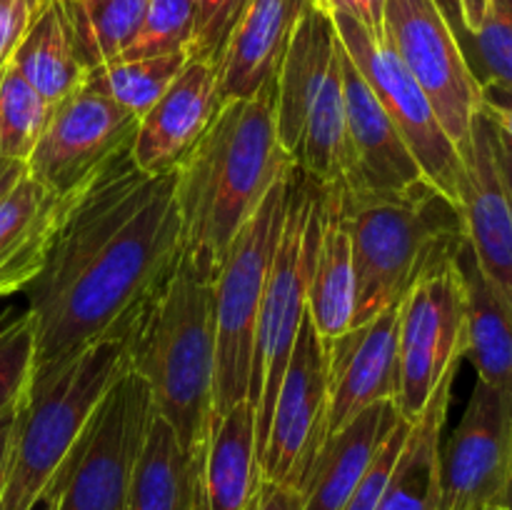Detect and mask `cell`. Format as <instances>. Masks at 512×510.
<instances>
[{"mask_svg": "<svg viewBox=\"0 0 512 510\" xmlns=\"http://www.w3.org/2000/svg\"><path fill=\"white\" fill-rule=\"evenodd\" d=\"M70 198L55 195L28 173L0 198V298L23 293L38 278Z\"/></svg>", "mask_w": 512, "mask_h": 510, "instance_id": "obj_21", "label": "cell"}, {"mask_svg": "<svg viewBox=\"0 0 512 510\" xmlns=\"http://www.w3.org/2000/svg\"><path fill=\"white\" fill-rule=\"evenodd\" d=\"M125 365V340L110 338L33 373L15 420L0 510H30L45 493Z\"/></svg>", "mask_w": 512, "mask_h": 510, "instance_id": "obj_5", "label": "cell"}, {"mask_svg": "<svg viewBox=\"0 0 512 510\" xmlns=\"http://www.w3.org/2000/svg\"><path fill=\"white\" fill-rule=\"evenodd\" d=\"M153 418L148 383L125 365L80 438L58 510H125L130 478Z\"/></svg>", "mask_w": 512, "mask_h": 510, "instance_id": "obj_9", "label": "cell"}, {"mask_svg": "<svg viewBox=\"0 0 512 510\" xmlns=\"http://www.w3.org/2000/svg\"><path fill=\"white\" fill-rule=\"evenodd\" d=\"M80 438H83V435H80ZM78 443H80V440H78ZM75 453H78V445H75V450H73V453H70V458L65 460V463H63V468L58 470V475H55V478H53V483H50L48 488H45V493L40 495V498L35 500L33 505H30V510H58V500H60V493H63V485H65V480H68L70 470H73V463H75Z\"/></svg>", "mask_w": 512, "mask_h": 510, "instance_id": "obj_40", "label": "cell"}, {"mask_svg": "<svg viewBox=\"0 0 512 510\" xmlns=\"http://www.w3.org/2000/svg\"><path fill=\"white\" fill-rule=\"evenodd\" d=\"M195 23V0H148L133 43L118 60L188 53Z\"/></svg>", "mask_w": 512, "mask_h": 510, "instance_id": "obj_32", "label": "cell"}, {"mask_svg": "<svg viewBox=\"0 0 512 510\" xmlns=\"http://www.w3.org/2000/svg\"><path fill=\"white\" fill-rule=\"evenodd\" d=\"M328 438V360L325 343L305 313L290 353L268 435L260 450L263 480L303 493L315 458Z\"/></svg>", "mask_w": 512, "mask_h": 510, "instance_id": "obj_12", "label": "cell"}, {"mask_svg": "<svg viewBox=\"0 0 512 510\" xmlns=\"http://www.w3.org/2000/svg\"><path fill=\"white\" fill-rule=\"evenodd\" d=\"M460 363L463 360L450 365L420 418L410 423V433L378 510H440L438 458Z\"/></svg>", "mask_w": 512, "mask_h": 510, "instance_id": "obj_25", "label": "cell"}, {"mask_svg": "<svg viewBox=\"0 0 512 510\" xmlns=\"http://www.w3.org/2000/svg\"><path fill=\"white\" fill-rule=\"evenodd\" d=\"M328 10H340L345 15H353L368 33L383 40V15L385 0H320Z\"/></svg>", "mask_w": 512, "mask_h": 510, "instance_id": "obj_38", "label": "cell"}, {"mask_svg": "<svg viewBox=\"0 0 512 510\" xmlns=\"http://www.w3.org/2000/svg\"><path fill=\"white\" fill-rule=\"evenodd\" d=\"M460 208L480 273L512 310V205L495 155V125L480 108L463 153Z\"/></svg>", "mask_w": 512, "mask_h": 510, "instance_id": "obj_16", "label": "cell"}, {"mask_svg": "<svg viewBox=\"0 0 512 510\" xmlns=\"http://www.w3.org/2000/svg\"><path fill=\"white\" fill-rule=\"evenodd\" d=\"M60 5L80 65L93 70L128 50L148 0H60Z\"/></svg>", "mask_w": 512, "mask_h": 510, "instance_id": "obj_29", "label": "cell"}, {"mask_svg": "<svg viewBox=\"0 0 512 510\" xmlns=\"http://www.w3.org/2000/svg\"><path fill=\"white\" fill-rule=\"evenodd\" d=\"M310 3L313 0H250L215 63L220 105L253 98L273 83Z\"/></svg>", "mask_w": 512, "mask_h": 510, "instance_id": "obj_19", "label": "cell"}, {"mask_svg": "<svg viewBox=\"0 0 512 510\" xmlns=\"http://www.w3.org/2000/svg\"><path fill=\"white\" fill-rule=\"evenodd\" d=\"M135 130V115L80 85L53 105L25 168L40 185L68 198L133 148Z\"/></svg>", "mask_w": 512, "mask_h": 510, "instance_id": "obj_11", "label": "cell"}, {"mask_svg": "<svg viewBox=\"0 0 512 510\" xmlns=\"http://www.w3.org/2000/svg\"><path fill=\"white\" fill-rule=\"evenodd\" d=\"M480 100H483L480 108L485 110V115L493 120L495 128L512 143V88L483 80L480 83Z\"/></svg>", "mask_w": 512, "mask_h": 510, "instance_id": "obj_37", "label": "cell"}, {"mask_svg": "<svg viewBox=\"0 0 512 510\" xmlns=\"http://www.w3.org/2000/svg\"><path fill=\"white\" fill-rule=\"evenodd\" d=\"M183 255L175 170L148 175L123 153L70 198L38 278L23 290L35 370L120 338Z\"/></svg>", "mask_w": 512, "mask_h": 510, "instance_id": "obj_1", "label": "cell"}, {"mask_svg": "<svg viewBox=\"0 0 512 510\" xmlns=\"http://www.w3.org/2000/svg\"><path fill=\"white\" fill-rule=\"evenodd\" d=\"M495 155H498V165L500 173H503V183L505 190H508V198L512 205V143L495 128Z\"/></svg>", "mask_w": 512, "mask_h": 510, "instance_id": "obj_42", "label": "cell"}, {"mask_svg": "<svg viewBox=\"0 0 512 510\" xmlns=\"http://www.w3.org/2000/svg\"><path fill=\"white\" fill-rule=\"evenodd\" d=\"M25 313H28L25 298H23V303H18V300H13V298H0V330H3L5 325L15 323V320Z\"/></svg>", "mask_w": 512, "mask_h": 510, "instance_id": "obj_44", "label": "cell"}, {"mask_svg": "<svg viewBox=\"0 0 512 510\" xmlns=\"http://www.w3.org/2000/svg\"><path fill=\"white\" fill-rule=\"evenodd\" d=\"M10 65L48 105H58L83 85L85 68L75 55L60 0H43Z\"/></svg>", "mask_w": 512, "mask_h": 510, "instance_id": "obj_28", "label": "cell"}, {"mask_svg": "<svg viewBox=\"0 0 512 510\" xmlns=\"http://www.w3.org/2000/svg\"><path fill=\"white\" fill-rule=\"evenodd\" d=\"M220 110L218 73L208 60H185L158 103L138 120L133 155L135 165L148 175L170 173L195 148Z\"/></svg>", "mask_w": 512, "mask_h": 510, "instance_id": "obj_17", "label": "cell"}, {"mask_svg": "<svg viewBox=\"0 0 512 510\" xmlns=\"http://www.w3.org/2000/svg\"><path fill=\"white\" fill-rule=\"evenodd\" d=\"M340 53L343 45L328 8L313 0L300 18L275 75V128L288 155H293L305 120L318 103L330 73L338 68Z\"/></svg>", "mask_w": 512, "mask_h": 510, "instance_id": "obj_20", "label": "cell"}, {"mask_svg": "<svg viewBox=\"0 0 512 510\" xmlns=\"http://www.w3.org/2000/svg\"><path fill=\"white\" fill-rule=\"evenodd\" d=\"M35 370V330L30 315L0 330V418L23 403Z\"/></svg>", "mask_w": 512, "mask_h": 510, "instance_id": "obj_33", "label": "cell"}, {"mask_svg": "<svg viewBox=\"0 0 512 510\" xmlns=\"http://www.w3.org/2000/svg\"><path fill=\"white\" fill-rule=\"evenodd\" d=\"M400 420L398 405L385 400L330 433L303 488V510H343Z\"/></svg>", "mask_w": 512, "mask_h": 510, "instance_id": "obj_22", "label": "cell"}, {"mask_svg": "<svg viewBox=\"0 0 512 510\" xmlns=\"http://www.w3.org/2000/svg\"><path fill=\"white\" fill-rule=\"evenodd\" d=\"M123 340L128 368L148 383L155 413L185 450H203L215 388L213 283L180 255L175 273Z\"/></svg>", "mask_w": 512, "mask_h": 510, "instance_id": "obj_4", "label": "cell"}, {"mask_svg": "<svg viewBox=\"0 0 512 510\" xmlns=\"http://www.w3.org/2000/svg\"><path fill=\"white\" fill-rule=\"evenodd\" d=\"M345 128H348L350 190H403L423 178L418 160L353 60L343 50Z\"/></svg>", "mask_w": 512, "mask_h": 510, "instance_id": "obj_18", "label": "cell"}, {"mask_svg": "<svg viewBox=\"0 0 512 510\" xmlns=\"http://www.w3.org/2000/svg\"><path fill=\"white\" fill-rule=\"evenodd\" d=\"M383 40L425 90L445 133L463 155L483 100L478 75L440 0H385Z\"/></svg>", "mask_w": 512, "mask_h": 510, "instance_id": "obj_8", "label": "cell"}, {"mask_svg": "<svg viewBox=\"0 0 512 510\" xmlns=\"http://www.w3.org/2000/svg\"><path fill=\"white\" fill-rule=\"evenodd\" d=\"M320 223H323V185L293 168L288 180L283 230L255 323L248 400L255 408L258 455L268 435L273 405L290 363V353L308 313V285L318 253Z\"/></svg>", "mask_w": 512, "mask_h": 510, "instance_id": "obj_6", "label": "cell"}, {"mask_svg": "<svg viewBox=\"0 0 512 510\" xmlns=\"http://www.w3.org/2000/svg\"><path fill=\"white\" fill-rule=\"evenodd\" d=\"M18 408L15 405L13 410L0 418V488H3V478H5V465H8V453H10V443H13V430H15V420H18Z\"/></svg>", "mask_w": 512, "mask_h": 510, "instance_id": "obj_41", "label": "cell"}, {"mask_svg": "<svg viewBox=\"0 0 512 510\" xmlns=\"http://www.w3.org/2000/svg\"><path fill=\"white\" fill-rule=\"evenodd\" d=\"M338 188L358 285L353 325L395 308L415 285L458 263L468 243L463 208L425 178L385 193Z\"/></svg>", "mask_w": 512, "mask_h": 510, "instance_id": "obj_3", "label": "cell"}, {"mask_svg": "<svg viewBox=\"0 0 512 510\" xmlns=\"http://www.w3.org/2000/svg\"><path fill=\"white\" fill-rule=\"evenodd\" d=\"M328 435L375 403L400 395V305L325 343Z\"/></svg>", "mask_w": 512, "mask_h": 510, "instance_id": "obj_15", "label": "cell"}, {"mask_svg": "<svg viewBox=\"0 0 512 510\" xmlns=\"http://www.w3.org/2000/svg\"><path fill=\"white\" fill-rule=\"evenodd\" d=\"M505 510H512V478H510V490H508V503H505Z\"/></svg>", "mask_w": 512, "mask_h": 510, "instance_id": "obj_48", "label": "cell"}, {"mask_svg": "<svg viewBox=\"0 0 512 510\" xmlns=\"http://www.w3.org/2000/svg\"><path fill=\"white\" fill-rule=\"evenodd\" d=\"M485 5H488V0H470L468 3V13H465L463 18V25L468 33H475L480 25V20H483V13H485Z\"/></svg>", "mask_w": 512, "mask_h": 510, "instance_id": "obj_45", "label": "cell"}, {"mask_svg": "<svg viewBox=\"0 0 512 510\" xmlns=\"http://www.w3.org/2000/svg\"><path fill=\"white\" fill-rule=\"evenodd\" d=\"M293 170L275 128V80L253 98L220 105L213 123L175 168L183 258L213 283L238 230Z\"/></svg>", "mask_w": 512, "mask_h": 510, "instance_id": "obj_2", "label": "cell"}, {"mask_svg": "<svg viewBox=\"0 0 512 510\" xmlns=\"http://www.w3.org/2000/svg\"><path fill=\"white\" fill-rule=\"evenodd\" d=\"M188 53L158 55V58H135V60H113V63L98 65L85 70L83 88L95 90L103 98L113 100L135 118H143L160 95L168 90L175 75L183 70Z\"/></svg>", "mask_w": 512, "mask_h": 510, "instance_id": "obj_30", "label": "cell"}, {"mask_svg": "<svg viewBox=\"0 0 512 510\" xmlns=\"http://www.w3.org/2000/svg\"><path fill=\"white\" fill-rule=\"evenodd\" d=\"M250 510H303V493L290 488V485L263 480V485L258 490V498H255Z\"/></svg>", "mask_w": 512, "mask_h": 510, "instance_id": "obj_39", "label": "cell"}, {"mask_svg": "<svg viewBox=\"0 0 512 510\" xmlns=\"http://www.w3.org/2000/svg\"><path fill=\"white\" fill-rule=\"evenodd\" d=\"M40 5L43 0H0V70L10 63Z\"/></svg>", "mask_w": 512, "mask_h": 510, "instance_id": "obj_36", "label": "cell"}, {"mask_svg": "<svg viewBox=\"0 0 512 510\" xmlns=\"http://www.w3.org/2000/svg\"><path fill=\"white\" fill-rule=\"evenodd\" d=\"M468 3H470V0H458V10H460V18H465V13H468Z\"/></svg>", "mask_w": 512, "mask_h": 510, "instance_id": "obj_47", "label": "cell"}, {"mask_svg": "<svg viewBox=\"0 0 512 510\" xmlns=\"http://www.w3.org/2000/svg\"><path fill=\"white\" fill-rule=\"evenodd\" d=\"M263 485L250 400L210 415L203 443V493L210 510H250Z\"/></svg>", "mask_w": 512, "mask_h": 510, "instance_id": "obj_23", "label": "cell"}, {"mask_svg": "<svg viewBox=\"0 0 512 510\" xmlns=\"http://www.w3.org/2000/svg\"><path fill=\"white\" fill-rule=\"evenodd\" d=\"M512 478V398L478 378L463 418L440 445V510L505 508Z\"/></svg>", "mask_w": 512, "mask_h": 510, "instance_id": "obj_13", "label": "cell"}, {"mask_svg": "<svg viewBox=\"0 0 512 510\" xmlns=\"http://www.w3.org/2000/svg\"><path fill=\"white\" fill-rule=\"evenodd\" d=\"M200 478L203 450H185L175 430L155 413L130 478L125 510H193Z\"/></svg>", "mask_w": 512, "mask_h": 510, "instance_id": "obj_27", "label": "cell"}, {"mask_svg": "<svg viewBox=\"0 0 512 510\" xmlns=\"http://www.w3.org/2000/svg\"><path fill=\"white\" fill-rule=\"evenodd\" d=\"M193 510H210V508H208V500H205V493H203V478H200L198 493H195V503H193Z\"/></svg>", "mask_w": 512, "mask_h": 510, "instance_id": "obj_46", "label": "cell"}, {"mask_svg": "<svg viewBox=\"0 0 512 510\" xmlns=\"http://www.w3.org/2000/svg\"><path fill=\"white\" fill-rule=\"evenodd\" d=\"M25 173H28V168H25L23 160H0V198H5Z\"/></svg>", "mask_w": 512, "mask_h": 510, "instance_id": "obj_43", "label": "cell"}, {"mask_svg": "<svg viewBox=\"0 0 512 510\" xmlns=\"http://www.w3.org/2000/svg\"><path fill=\"white\" fill-rule=\"evenodd\" d=\"M475 38L478 58L490 83L512 88V0H488Z\"/></svg>", "mask_w": 512, "mask_h": 510, "instance_id": "obj_34", "label": "cell"}, {"mask_svg": "<svg viewBox=\"0 0 512 510\" xmlns=\"http://www.w3.org/2000/svg\"><path fill=\"white\" fill-rule=\"evenodd\" d=\"M250 0H195V23L188 55L208 63H218L230 33L238 25Z\"/></svg>", "mask_w": 512, "mask_h": 510, "instance_id": "obj_35", "label": "cell"}, {"mask_svg": "<svg viewBox=\"0 0 512 510\" xmlns=\"http://www.w3.org/2000/svg\"><path fill=\"white\" fill-rule=\"evenodd\" d=\"M293 173V170H290ZM275 183L253 218L238 230L213 280L215 315V388L213 415L248 400L255 323L278 250L288 205V180Z\"/></svg>", "mask_w": 512, "mask_h": 510, "instance_id": "obj_7", "label": "cell"}, {"mask_svg": "<svg viewBox=\"0 0 512 510\" xmlns=\"http://www.w3.org/2000/svg\"><path fill=\"white\" fill-rule=\"evenodd\" d=\"M353 243L343 218L338 185H323V223L308 285V315L323 343L353 328L355 318Z\"/></svg>", "mask_w": 512, "mask_h": 510, "instance_id": "obj_24", "label": "cell"}, {"mask_svg": "<svg viewBox=\"0 0 512 510\" xmlns=\"http://www.w3.org/2000/svg\"><path fill=\"white\" fill-rule=\"evenodd\" d=\"M493 510H505V508H493Z\"/></svg>", "mask_w": 512, "mask_h": 510, "instance_id": "obj_49", "label": "cell"}, {"mask_svg": "<svg viewBox=\"0 0 512 510\" xmlns=\"http://www.w3.org/2000/svg\"><path fill=\"white\" fill-rule=\"evenodd\" d=\"M458 270L465 288V358L480 380L512 398V310L480 273L468 243L458 255Z\"/></svg>", "mask_w": 512, "mask_h": 510, "instance_id": "obj_26", "label": "cell"}, {"mask_svg": "<svg viewBox=\"0 0 512 510\" xmlns=\"http://www.w3.org/2000/svg\"><path fill=\"white\" fill-rule=\"evenodd\" d=\"M53 105L45 103L23 75L5 65L0 70V160H28L50 118Z\"/></svg>", "mask_w": 512, "mask_h": 510, "instance_id": "obj_31", "label": "cell"}, {"mask_svg": "<svg viewBox=\"0 0 512 510\" xmlns=\"http://www.w3.org/2000/svg\"><path fill=\"white\" fill-rule=\"evenodd\" d=\"M328 13L338 30L340 45L403 135L405 145L423 170V178L460 205V183L465 175L463 155L445 133L425 90L385 40L368 33L353 15L340 10Z\"/></svg>", "mask_w": 512, "mask_h": 510, "instance_id": "obj_10", "label": "cell"}, {"mask_svg": "<svg viewBox=\"0 0 512 510\" xmlns=\"http://www.w3.org/2000/svg\"><path fill=\"white\" fill-rule=\"evenodd\" d=\"M465 358V288L458 263L415 285L400 303L398 410L415 423L448 368Z\"/></svg>", "mask_w": 512, "mask_h": 510, "instance_id": "obj_14", "label": "cell"}]
</instances>
